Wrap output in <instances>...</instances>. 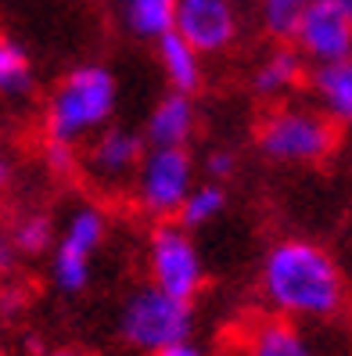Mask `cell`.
I'll return each mask as SVG.
<instances>
[{
    "label": "cell",
    "instance_id": "4",
    "mask_svg": "<svg viewBox=\"0 0 352 356\" xmlns=\"http://www.w3.org/2000/svg\"><path fill=\"white\" fill-rule=\"evenodd\" d=\"M194 334V302L165 296L155 284H137L119 309V339L133 353L155 356Z\"/></svg>",
    "mask_w": 352,
    "mask_h": 356
},
{
    "label": "cell",
    "instance_id": "15",
    "mask_svg": "<svg viewBox=\"0 0 352 356\" xmlns=\"http://www.w3.org/2000/svg\"><path fill=\"white\" fill-rule=\"evenodd\" d=\"M40 90V72L29 47L22 40L0 33V104L4 108H22Z\"/></svg>",
    "mask_w": 352,
    "mask_h": 356
},
{
    "label": "cell",
    "instance_id": "8",
    "mask_svg": "<svg viewBox=\"0 0 352 356\" xmlns=\"http://www.w3.org/2000/svg\"><path fill=\"white\" fill-rule=\"evenodd\" d=\"M144 148L148 144H144L140 130L122 127V122H108L105 130H97L79 148V170L76 173L87 180L90 191L105 195V198H119L130 191Z\"/></svg>",
    "mask_w": 352,
    "mask_h": 356
},
{
    "label": "cell",
    "instance_id": "10",
    "mask_svg": "<svg viewBox=\"0 0 352 356\" xmlns=\"http://www.w3.org/2000/svg\"><path fill=\"white\" fill-rule=\"evenodd\" d=\"M292 47L305 58V65L345 61V58H352V22L345 15H338L335 8L313 0L295 29Z\"/></svg>",
    "mask_w": 352,
    "mask_h": 356
},
{
    "label": "cell",
    "instance_id": "16",
    "mask_svg": "<svg viewBox=\"0 0 352 356\" xmlns=\"http://www.w3.org/2000/svg\"><path fill=\"white\" fill-rule=\"evenodd\" d=\"M112 22L137 44H155L158 36L173 33L176 0H105Z\"/></svg>",
    "mask_w": 352,
    "mask_h": 356
},
{
    "label": "cell",
    "instance_id": "13",
    "mask_svg": "<svg viewBox=\"0 0 352 356\" xmlns=\"http://www.w3.org/2000/svg\"><path fill=\"white\" fill-rule=\"evenodd\" d=\"M231 356H317L309 346L302 324L280 321V317H259L252 321L234 342Z\"/></svg>",
    "mask_w": 352,
    "mask_h": 356
},
{
    "label": "cell",
    "instance_id": "5",
    "mask_svg": "<svg viewBox=\"0 0 352 356\" xmlns=\"http://www.w3.org/2000/svg\"><path fill=\"white\" fill-rule=\"evenodd\" d=\"M108 209L101 202H79L61 223L51 245V281L61 296H83L94 277V256L108 241Z\"/></svg>",
    "mask_w": 352,
    "mask_h": 356
},
{
    "label": "cell",
    "instance_id": "1",
    "mask_svg": "<svg viewBox=\"0 0 352 356\" xmlns=\"http://www.w3.org/2000/svg\"><path fill=\"white\" fill-rule=\"evenodd\" d=\"M259 302L270 317L292 324H317L342 317L349 306V277L327 245L287 234L262 252L255 274Z\"/></svg>",
    "mask_w": 352,
    "mask_h": 356
},
{
    "label": "cell",
    "instance_id": "28",
    "mask_svg": "<svg viewBox=\"0 0 352 356\" xmlns=\"http://www.w3.org/2000/svg\"><path fill=\"white\" fill-rule=\"evenodd\" d=\"M44 356H87V353L76 349V346H58V349H47Z\"/></svg>",
    "mask_w": 352,
    "mask_h": 356
},
{
    "label": "cell",
    "instance_id": "27",
    "mask_svg": "<svg viewBox=\"0 0 352 356\" xmlns=\"http://www.w3.org/2000/svg\"><path fill=\"white\" fill-rule=\"evenodd\" d=\"M320 4H327V8H335L338 15H345L349 22H352V0H320Z\"/></svg>",
    "mask_w": 352,
    "mask_h": 356
},
{
    "label": "cell",
    "instance_id": "26",
    "mask_svg": "<svg viewBox=\"0 0 352 356\" xmlns=\"http://www.w3.org/2000/svg\"><path fill=\"white\" fill-rule=\"evenodd\" d=\"M155 356H209L194 339H183V342H176V346H169V349H162V353H155Z\"/></svg>",
    "mask_w": 352,
    "mask_h": 356
},
{
    "label": "cell",
    "instance_id": "2",
    "mask_svg": "<svg viewBox=\"0 0 352 356\" xmlns=\"http://www.w3.org/2000/svg\"><path fill=\"white\" fill-rule=\"evenodd\" d=\"M119 76L105 61H79L65 69L44 101V137L47 144L83 148L97 130L115 122L119 112Z\"/></svg>",
    "mask_w": 352,
    "mask_h": 356
},
{
    "label": "cell",
    "instance_id": "18",
    "mask_svg": "<svg viewBox=\"0 0 352 356\" xmlns=\"http://www.w3.org/2000/svg\"><path fill=\"white\" fill-rule=\"evenodd\" d=\"M309 4L313 0H252V15L270 44H292Z\"/></svg>",
    "mask_w": 352,
    "mask_h": 356
},
{
    "label": "cell",
    "instance_id": "21",
    "mask_svg": "<svg viewBox=\"0 0 352 356\" xmlns=\"http://www.w3.org/2000/svg\"><path fill=\"white\" fill-rule=\"evenodd\" d=\"M309 346L317 356H352V321L345 317H330L317 324H302Z\"/></svg>",
    "mask_w": 352,
    "mask_h": 356
},
{
    "label": "cell",
    "instance_id": "20",
    "mask_svg": "<svg viewBox=\"0 0 352 356\" xmlns=\"http://www.w3.org/2000/svg\"><path fill=\"white\" fill-rule=\"evenodd\" d=\"M8 234H11V245L18 256H44L51 252V245L58 238V223L47 209H22L11 220Z\"/></svg>",
    "mask_w": 352,
    "mask_h": 356
},
{
    "label": "cell",
    "instance_id": "3",
    "mask_svg": "<svg viewBox=\"0 0 352 356\" xmlns=\"http://www.w3.org/2000/svg\"><path fill=\"white\" fill-rule=\"evenodd\" d=\"M338 130L313 101H277L255 122V152L284 170L295 165H324L338 152Z\"/></svg>",
    "mask_w": 352,
    "mask_h": 356
},
{
    "label": "cell",
    "instance_id": "22",
    "mask_svg": "<svg viewBox=\"0 0 352 356\" xmlns=\"http://www.w3.org/2000/svg\"><path fill=\"white\" fill-rule=\"evenodd\" d=\"M201 170H205V177H209V180L226 184V180H234L241 173V155H237V148H231V144H216V148L205 152Z\"/></svg>",
    "mask_w": 352,
    "mask_h": 356
},
{
    "label": "cell",
    "instance_id": "19",
    "mask_svg": "<svg viewBox=\"0 0 352 356\" xmlns=\"http://www.w3.org/2000/svg\"><path fill=\"white\" fill-rule=\"evenodd\" d=\"M226 205H231L226 184L198 180L191 191H187V198H183L180 213H176V223H180V227H187V230H201V227L216 223V220L226 213Z\"/></svg>",
    "mask_w": 352,
    "mask_h": 356
},
{
    "label": "cell",
    "instance_id": "25",
    "mask_svg": "<svg viewBox=\"0 0 352 356\" xmlns=\"http://www.w3.org/2000/svg\"><path fill=\"white\" fill-rule=\"evenodd\" d=\"M18 259H22V256L15 252V245H11V234H8V227H0V277L15 274Z\"/></svg>",
    "mask_w": 352,
    "mask_h": 356
},
{
    "label": "cell",
    "instance_id": "6",
    "mask_svg": "<svg viewBox=\"0 0 352 356\" xmlns=\"http://www.w3.org/2000/svg\"><path fill=\"white\" fill-rule=\"evenodd\" d=\"M144 274H148V284L162 288L165 296L183 299V302H194L205 291V284H209L201 248L194 245L191 230L180 227L176 220H162L148 230Z\"/></svg>",
    "mask_w": 352,
    "mask_h": 356
},
{
    "label": "cell",
    "instance_id": "7",
    "mask_svg": "<svg viewBox=\"0 0 352 356\" xmlns=\"http://www.w3.org/2000/svg\"><path fill=\"white\" fill-rule=\"evenodd\" d=\"M198 184V162L191 148H144L130 184V198L140 216L151 223L176 220L183 198Z\"/></svg>",
    "mask_w": 352,
    "mask_h": 356
},
{
    "label": "cell",
    "instance_id": "17",
    "mask_svg": "<svg viewBox=\"0 0 352 356\" xmlns=\"http://www.w3.org/2000/svg\"><path fill=\"white\" fill-rule=\"evenodd\" d=\"M155 61H158L165 83H169V90L194 97L205 87V58L176 33H165L155 40Z\"/></svg>",
    "mask_w": 352,
    "mask_h": 356
},
{
    "label": "cell",
    "instance_id": "29",
    "mask_svg": "<svg viewBox=\"0 0 352 356\" xmlns=\"http://www.w3.org/2000/svg\"><path fill=\"white\" fill-rule=\"evenodd\" d=\"M237 4H244V0H237Z\"/></svg>",
    "mask_w": 352,
    "mask_h": 356
},
{
    "label": "cell",
    "instance_id": "12",
    "mask_svg": "<svg viewBox=\"0 0 352 356\" xmlns=\"http://www.w3.org/2000/svg\"><path fill=\"white\" fill-rule=\"evenodd\" d=\"M305 83V58L292 44H274L266 51L252 72H248V90L259 101H287Z\"/></svg>",
    "mask_w": 352,
    "mask_h": 356
},
{
    "label": "cell",
    "instance_id": "24",
    "mask_svg": "<svg viewBox=\"0 0 352 356\" xmlns=\"http://www.w3.org/2000/svg\"><path fill=\"white\" fill-rule=\"evenodd\" d=\"M44 165L51 170V177H76V170H79V148L44 144Z\"/></svg>",
    "mask_w": 352,
    "mask_h": 356
},
{
    "label": "cell",
    "instance_id": "14",
    "mask_svg": "<svg viewBox=\"0 0 352 356\" xmlns=\"http://www.w3.org/2000/svg\"><path fill=\"white\" fill-rule=\"evenodd\" d=\"M305 87H309V101L335 127H352V58L305 69Z\"/></svg>",
    "mask_w": 352,
    "mask_h": 356
},
{
    "label": "cell",
    "instance_id": "9",
    "mask_svg": "<svg viewBox=\"0 0 352 356\" xmlns=\"http://www.w3.org/2000/svg\"><path fill=\"white\" fill-rule=\"evenodd\" d=\"M173 33L201 58H223L241 44L244 11L237 0H176Z\"/></svg>",
    "mask_w": 352,
    "mask_h": 356
},
{
    "label": "cell",
    "instance_id": "23",
    "mask_svg": "<svg viewBox=\"0 0 352 356\" xmlns=\"http://www.w3.org/2000/svg\"><path fill=\"white\" fill-rule=\"evenodd\" d=\"M18 177H22V148L0 134V198L18 184Z\"/></svg>",
    "mask_w": 352,
    "mask_h": 356
},
{
    "label": "cell",
    "instance_id": "11",
    "mask_svg": "<svg viewBox=\"0 0 352 356\" xmlns=\"http://www.w3.org/2000/svg\"><path fill=\"white\" fill-rule=\"evenodd\" d=\"M198 104L191 94H162L155 104L148 119H144L140 127V137L148 148H191V140L198 134Z\"/></svg>",
    "mask_w": 352,
    "mask_h": 356
}]
</instances>
